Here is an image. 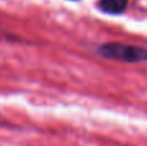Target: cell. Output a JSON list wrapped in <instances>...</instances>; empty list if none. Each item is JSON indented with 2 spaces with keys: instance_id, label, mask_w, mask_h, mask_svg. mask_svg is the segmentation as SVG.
I'll list each match as a JSON object with an SVG mask.
<instances>
[{
  "instance_id": "7a4b0ae2",
  "label": "cell",
  "mask_w": 147,
  "mask_h": 146,
  "mask_svg": "<svg viewBox=\"0 0 147 146\" xmlns=\"http://www.w3.org/2000/svg\"><path fill=\"white\" fill-rule=\"evenodd\" d=\"M98 7L109 14H120L128 7V0H99Z\"/></svg>"
},
{
  "instance_id": "6da1fadb",
  "label": "cell",
  "mask_w": 147,
  "mask_h": 146,
  "mask_svg": "<svg viewBox=\"0 0 147 146\" xmlns=\"http://www.w3.org/2000/svg\"><path fill=\"white\" fill-rule=\"evenodd\" d=\"M99 56L107 59L128 62V64H138L147 62V48L132 45L124 43H106L102 44L97 49Z\"/></svg>"
}]
</instances>
